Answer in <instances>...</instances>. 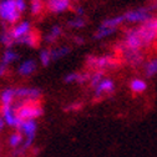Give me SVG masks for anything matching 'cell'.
Wrapping results in <instances>:
<instances>
[{"label":"cell","mask_w":157,"mask_h":157,"mask_svg":"<svg viewBox=\"0 0 157 157\" xmlns=\"http://www.w3.org/2000/svg\"><path fill=\"white\" fill-rule=\"evenodd\" d=\"M75 14H76V16H84V8L82 6L75 8Z\"/></svg>","instance_id":"1f68e13d"},{"label":"cell","mask_w":157,"mask_h":157,"mask_svg":"<svg viewBox=\"0 0 157 157\" xmlns=\"http://www.w3.org/2000/svg\"><path fill=\"white\" fill-rule=\"evenodd\" d=\"M0 43H2L6 49H11V46L15 44V40L10 34V30L4 29L2 33H0Z\"/></svg>","instance_id":"44dd1931"},{"label":"cell","mask_w":157,"mask_h":157,"mask_svg":"<svg viewBox=\"0 0 157 157\" xmlns=\"http://www.w3.org/2000/svg\"><path fill=\"white\" fill-rule=\"evenodd\" d=\"M5 127H6V125H5V121L3 120L2 115H0V132H3V131L5 130Z\"/></svg>","instance_id":"d6a6232c"},{"label":"cell","mask_w":157,"mask_h":157,"mask_svg":"<svg viewBox=\"0 0 157 157\" xmlns=\"http://www.w3.org/2000/svg\"><path fill=\"white\" fill-rule=\"evenodd\" d=\"M130 89L133 94H144L147 90V82L144 80V78L135 77L130 82Z\"/></svg>","instance_id":"9a60e30c"},{"label":"cell","mask_w":157,"mask_h":157,"mask_svg":"<svg viewBox=\"0 0 157 157\" xmlns=\"http://www.w3.org/2000/svg\"><path fill=\"white\" fill-rule=\"evenodd\" d=\"M21 13L17 10L15 0H0V19L10 25L20 21Z\"/></svg>","instance_id":"3957f363"},{"label":"cell","mask_w":157,"mask_h":157,"mask_svg":"<svg viewBox=\"0 0 157 157\" xmlns=\"http://www.w3.org/2000/svg\"><path fill=\"white\" fill-rule=\"evenodd\" d=\"M50 51H51V59H52V61H54V60H59V59H63L64 56H66L71 51V49L69 46H65L64 45V46L55 48V49H52Z\"/></svg>","instance_id":"7402d4cb"},{"label":"cell","mask_w":157,"mask_h":157,"mask_svg":"<svg viewBox=\"0 0 157 157\" xmlns=\"http://www.w3.org/2000/svg\"><path fill=\"white\" fill-rule=\"evenodd\" d=\"M117 31V29H112V28H105L102 25H100L97 28L96 33L94 34V39L95 40H102L105 37H109L111 35H113Z\"/></svg>","instance_id":"e0dca14e"},{"label":"cell","mask_w":157,"mask_h":157,"mask_svg":"<svg viewBox=\"0 0 157 157\" xmlns=\"http://www.w3.org/2000/svg\"><path fill=\"white\" fill-rule=\"evenodd\" d=\"M10 157H15V156H14V155H13V156H10Z\"/></svg>","instance_id":"e575fe53"},{"label":"cell","mask_w":157,"mask_h":157,"mask_svg":"<svg viewBox=\"0 0 157 157\" xmlns=\"http://www.w3.org/2000/svg\"><path fill=\"white\" fill-rule=\"evenodd\" d=\"M105 78V72L104 71H100V70H97V71H95V72H92L91 74V76H90V86L92 87V89H95L97 85H99L102 80Z\"/></svg>","instance_id":"cb8c5ba5"},{"label":"cell","mask_w":157,"mask_h":157,"mask_svg":"<svg viewBox=\"0 0 157 157\" xmlns=\"http://www.w3.org/2000/svg\"><path fill=\"white\" fill-rule=\"evenodd\" d=\"M15 4H16V8H17V10L20 11L21 14L26 10V8H28V4H26V0H15Z\"/></svg>","instance_id":"f546056e"},{"label":"cell","mask_w":157,"mask_h":157,"mask_svg":"<svg viewBox=\"0 0 157 157\" xmlns=\"http://www.w3.org/2000/svg\"><path fill=\"white\" fill-rule=\"evenodd\" d=\"M150 17H152L150 8H137V9L128 10L124 14L125 21L132 23V24H142L147 21Z\"/></svg>","instance_id":"5b68a950"},{"label":"cell","mask_w":157,"mask_h":157,"mask_svg":"<svg viewBox=\"0 0 157 157\" xmlns=\"http://www.w3.org/2000/svg\"><path fill=\"white\" fill-rule=\"evenodd\" d=\"M74 40H75V43H77V44H82V43H84V39H82V37H75Z\"/></svg>","instance_id":"836d02e7"},{"label":"cell","mask_w":157,"mask_h":157,"mask_svg":"<svg viewBox=\"0 0 157 157\" xmlns=\"http://www.w3.org/2000/svg\"><path fill=\"white\" fill-rule=\"evenodd\" d=\"M82 109V104L81 102H72L70 105H67L65 107V111L67 112H72V111H78V110H81Z\"/></svg>","instance_id":"f1b7e54d"},{"label":"cell","mask_w":157,"mask_h":157,"mask_svg":"<svg viewBox=\"0 0 157 157\" xmlns=\"http://www.w3.org/2000/svg\"><path fill=\"white\" fill-rule=\"evenodd\" d=\"M36 67H37V64L34 59H26V60H24L23 63H20V65H19L17 74L20 76L26 77V76L33 75L36 71Z\"/></svg>","instance_id":"7c38bea8"},{"label":"cell","mask_w":157,"mask_h":157,"mask_svg":"<svg viewBox=\"0 0 157 157\" xmlns=\"http://www.w3.org/2000/svg\"><path fill=\"white\" fill-rule=\"evenodd\" d=\"M44 0H30V13L31 15L36 16L43 11Z\"/></svg>","instance_id":"d4e9b609"},{"label":"cell","mask_w":157,"mask_h":157,"mask_svg":"<svg viewBox=\"0 0 157 157\" xmlns=\"http://www.w3.org/2000/svg\"><path fill=\"white\" fill-rule=\"evenodd\" d=\"M33 31V26L30 24V21L28 20H23V21H19L17 24L13 25L10 29V34L13 36V39L15 40V43H17L20 39L25 37L28 34H30Z\"/></svg>","instance_id":"ba28073f"},{"label":"cell","mask_w":157,"mask_h":157,"mask_svg":"<svg viewBox=\"0 0 157 157\" xmlns=\"http://www.w3.org/2000/svg\"><path fill=\"white\" fill-rule=\"evenodd\" d=\"M115 91V82L112 78L110 77H105L104 80L94 89V94H95V100L101 99L102 96H109L111 94H113Z\"/></svg>","instance_id":"9c48e42d"},{"label":"cell","mask_w":157,"mask_h":157,"mask_svg":"<svg viewBox=\"0 0 157 157\" xmlns=\"http://www.w3.org/2000/svg\"><path fill=\"white\" fill-rule=\"evenodd\" d=\"M17 59H19V54H17L15 50H13V49H6V50L3 52V55H2V60H0V63H3V64H5V65L9 66L10 64L15 63Z\"/></svg>","instance_id":"ac0fdd59"},{"label":"cell","mask_w":157,"mask_h":157,"mask_svg":"<svg viewBox=\"0 0 157 157\" xmlns=\"http://www.w3.org/2000/svg\"><path fill=\"white\" fill-rule=\"evenodd\" d=\"M120 61L119 59L113 55H102V56H96V55H89L86 57V65L95 70H105V69H113L119 66Z\"/></svg>","instance_id":"277c9868"},{"label":"cell","mask_w":157,"mask_h":157,"mask_svg":"<svg viewBox=\"0 0 157 157\" xmlns=\"http://www.w3.org/2000/svg\"><path fill=\"white\" fill-rule=\"evenodd\" d=\"M0 115H2L3 120L5 121V125L8 127L17 130V127H19V125H20L21 121H20V119H19L14 105L2 106V109H0Z\"/></svg>","instance_id":"8992f818"},{"label":"cell","mask_w":157,"mask_h":157,"mask_svg":"<svg viewBox=\"0 0 157 157\" xmlns=\"http://www.w3.org/2000/svg\"><path fill=\"white\" fill-rule=\"evenodd\" d=\"M145 75L146 77H153L157 75V57L151 59L145 64Z\"/></svg>","instance_id":"603a6c76"},{"label":"cell","mask_w":157,"mask_h":157,"mask_svg":"<svg viewBox=\"0 0 157 157\" xmlns=\"http://www.w3.org/2000/svg\"><path fill=\"white\" fill-rule=\"evenodd\" d=\"M14 107L16 110V113L19 116L20 121L26 120H37L44 115V109L39 102L34 101H24L19 100L14 104Z\"/></svg>","instance_id":"7a4b0ae2"},{"label":"cell","mask_w":157,"mask_h":157,"mask_svg":"<svg viewBox=\"0 0 157 157\" xmlns=\"http://www.w3.org/2000/svg\"><path fill=\"white\" fill-rule=\"evenodd\" d=\"M77 80H78V72H70L64 77V82H66V84L77 82Z\"/></svg>","instance_id":"83f0119b"},{"label":"cell","mask_w":157,"mask_h":157,"mask_svg":"<svg viewBox=\"0 0 157 157\" xmlns=\"http://www.w3.org/2000/svg\"><path fill=\"white\" fill-rule=\"evenodd\" d=\"M141 48H148L157 40V17H150L147 21L133 28Z\"/></svg>","instance_id":"6da1fadb"},{"label":"cell","mask_w":157,"mask_h":157,"mask_svg":"<svg viewBox=\"0 0 157 157\" xmlns=\"http://www.w3.org/2000/svg\"><path fill=\"white\" fill-rule=\"evenodd\" d=\"M71 0H45L46 9L52 14H61L70 8Z\"/></svg>","instance_id":"30bf717a"},{"label":"cell","mask_w":157,"mask_h":157,"mask_svg":"<svg viewBox=\"0 0 157 157\" xmlns=\"http://www.w3.org/2000/svg\"><path fill=\"white\" fill-rule=\"evenodd\" d=\"M16 100V92L14 87H6L0 94V102L2 106H8V105H14Z\"/></svg>","instance_id":"4fadbf2b"},{"label":"cell","mask_w":157,"mask_h":157,"mask_svg":"<svg viewBox=\"0 0 157 157\" xmlns=\"http://www.w3.org/2000/svg\"><path fill=\"white\" fill-rule=\"evenodd\" d=\"M15 92H16V99L24 100V101H34V102H37L39 100H40L41 95H43L40 89L26 87V86L15 89Z\"/></svg>","instance_id":"52a82bcc"},{"label":"cell","mask_w":157,"mask_h":157,"mask_svg":"<svg viewBox=\"0 0 157 157\" xmlns=\"http://www.w3.org/2000/svg\"><path fill=\"white\" fill-rule=\"evenodd\" d=\"M37 43H39V36H37V34L34 30L30 34H28L25 37L20 39V40L17 41V44L26 45V46H30V48H36L37 46Z\"/></svg>","instance_id":"2e32d148"},{"label":"cell","mask_w":157,"mask_h":157,"mask_svg":"<svg viewBox=\"0 0 157 157\" xmlns=\"http://www.w3.org/2000/svg\"><path fill=\"white\" fill-rule=\"evenodd\" d=\"M125 21L124 15H119V16H112L109 19H105V20L101 23L102 26L105 28H112V29H117V26L121 25Z\"/></svg>","instance_id":"ffe728a7"},{"label":"cell","mask_w":157,"mask_h":157,"mask_svg":"<svg viewBox=\"0 0 157 157\" xmlns=\"http://www.w3.org/2000/svg\"><path fill=\"white\" fill-rule=\"evenodd\" d=\"M39 60H40V64L43 66H48L52 61V59H51V51L48 50V49H43L40 51V54H39Z\"/></svg>","instance_id":"4316f807"},{"label":"cell","mask_w":157,"mask_h":157,"mask_svg":"<svg viewBox=\"0 0 157 157\" xmlns=\"http://www.w3.org/2000/svg\"><path fill=\"white\" fill-rule=\"evenodd\" d=\"M67 25L71 29H82L86 25V21H85V19L82 16H75L74 19H71V20L67 21Z\"/></svg>","instance_id":"484cf974"},{"label":"cell","mask_w":157,"mask_h":157,"mask_svg":"<svg viewBox=\"0 0 157 157\" xmlns=\"http://www.w3.org/2000/svg\"><path fill=\"white\" fill-rule=\"evenodd\" d=\"M8 67H9L8 65L0 63V77H3V76H5L8 74Z\"/></svg>","instance_id":"4dcf8cb0"},{"label":"cell","mask_w":157,"mask_h":157,"mask_svg":"<svg viewBox=\"0 0 157 157\" xmlns=\"http://www.w3.org/2000/svg\"><path fill=\"white\" fill-rule=\"evenodd\" d=\"M61 34H63V28H61L60 25H54V26L50 29V31L46 34L45 41L52 44V43H55L57 39L61 36Z\"/></svg>","instance_id":"d6986e66"},{"label":"cell","mask_w":157,"mask_h":157,"mask_svg":"<svg viewBox=\"0 0 157 157\" xmlns=\"http://www.w3.org/2000/svg\"><path fill=\"white\" fill-rule=\"evenodd\" d=\"M23 144H24V136L19 131H14V132H11L9 135V137H8V145H9V147L11 150L17 151L19 148H21Z\"/></svg>","instance_id":"5bb4252c"},{"label":"cell","mask_w":157,"mask_h":157,"mask_svg":"<svg viewBox=\"0 0 157 157\" xmlns=\"http://www.w3.org/2000/svg\"><path fill=\"white\" fill-rule=\"evenodd\" d=\"M124 60L131 66H140L144 63V54L141 50H124Z\"/></svg>","instance_id":"8fae6325"}]
</instances>
